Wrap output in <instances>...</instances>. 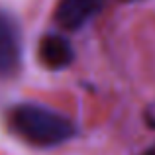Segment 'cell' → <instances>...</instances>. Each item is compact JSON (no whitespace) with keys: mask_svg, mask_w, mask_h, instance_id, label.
I'll return each instance as SVG.
<instances>
[{"mask_svg":"<svg viewBox=\"0 0 155 155\" xmlns=\"http://www.w3.org/2000/svg\"><path fill=\"white\" fill-rule=\"evenodd\" d=\"M10 128L38 147H53L75 136V126L67 116L39 104L16 106L10 112Z\"/></svg>","mask_w":155,"mask_h":155,"instance_id":"1","label":"cell"},{"mask_svg":"<svg viewBox=\"0 0 155 155\" xmlns=\"http://www.w3.org/2000/svg\"><path fill=\"white\" fill-rule=\"evenodd\" d=\"M22 63V31L10 12L0 8V77H12Z\"/></svg>","mask_w":155,"mask_h":155,"instance_id":"2","label":"cell"},{"mask_svg":"<svg viewBox=\"0 0 155 155\" xmlns=\"http://www.w3.org/2000/svg\"><path fill=\"white\" fill-rule=\"evenodd\" d=\"M104 8V0H59L55 20L65 30H79Z\"/></svg>","mask_w":155,"mask_h":155,"instance_id":"3","label":"cell"},{"mask_svg":"<svg viewBox=\"0 0 155 155\" xmlns=\"http://www.w3.org/2000/svg\"><path fill=\"white\" fill-rule=\"evenodd\" d=\"M39 61L45 65L47 69H65L71 65L73 57H75V51H73V45L65 35L59 34H47L39 39Z\"/></svg>","mask_w":155,"mask_h":155,"instance_id":"4","label":"cell"},{"mask_svg":"<svg viewBox=\"0 0 155 155\" xmlns=\"http://www.w3.org/2000/svg\"><path fill=\"white\" fill-rule=\"evenodd\" d=\"M145 124L151 130H155V102L149 104V108L145 110Z\"/></svg>","mask_w":155,"mask_h":155,"instance_id":"5","label":"cell"},{"mask_svg":"<svg viewBox=\"0 0 155 155\" xmlns=\"http://www.w3.org/2000/svg\"><path fill=\"white\" fill-rule=\"evenodd\" d=\"M141 155H155V145H151V147H147Z\"/></svg>","mask_w":155,"mask_h":155,"instance_id":"6","label":"cell"}]
</instances>
